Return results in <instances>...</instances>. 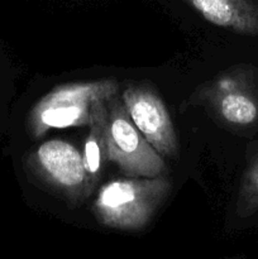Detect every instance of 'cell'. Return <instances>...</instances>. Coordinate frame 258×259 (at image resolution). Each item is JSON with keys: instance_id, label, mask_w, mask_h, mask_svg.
<instances>
[{"instance_id": "1", "label": "cell", "mask_w": 258, "mask_h": 259, "mask_svg": "<svg viewBox=\"0 0 258 259\" xmlns=\"http://www.w3.org/2000/svg\"><path fill=\"white\" fill-rule=\"evenodd\" d=\"M168 177H123L104 185L93 214L104 227L139 230L146 227L171 192Z\"/></svg>"}, {"instance_id": "2", "label": "cell", "mask_w": 258, "mask_h": 259, "mask_svg": "<svg viewBox=\"0 0 258 259\" xmlns=\"http://www.w3.org/2000/svg\"><path fill=\"white\" fill-rule=\"evenodd\" d=\"M119 94L115 78L70 82L56 86L39 99L27 115V132L39 139L52 129L85 126L90 124L93 105Z\"/></svg>"}, {"instance_id": "3", "label": "cell", "mask_w": 258, "mask_h": 259, "mask_svg": "<svg viewBox=\"0 0 258 259\" xmlns=\"http://www.w3.org/2000/svg\"><path fill=\"white\" fill-rule=\"evenodd\" d=\"M24 164L30 176L71 205L82 204L98 185L86 169L82 153L63 139L40 143L28 153Z\"/></svg>"}, {"instance_id": "4", "label": "cell", "mask_w": 258, "mask_h": 259, "mask_svg": "<svg viewBox=\"0 0 258 259\" xmlns=\"http://www.w3.org/2000/svg\"><path fill=\"white\" fill-rule=\"evenodd\" d=\"M194 99L228 126H252L258 121L257 70L248 65L229 68L199 88Z\"/></svg>"}, {"instance_id": "5", "label": "cell", "mask_w": 258, "mask_h": 259, "mask_svg": "<svg viewBox=\"0 0 258 259\" xmlns=\"http://www.w3.org/2000/svg\"><path fill=\"white\" fill-rule=\"evenodd\" d=\"M108 111L106 144L108 161L126 177H156L167 174V166L158 152L134 125L120 94L105 101Z\"/></svg>"}, {"instance_id": "6", "label": "cell", "mask_w": 258, "mask_h": 259, "mask_svg": "<svg viewBox=\"0 0 258 259\" xmlns=\"http://www.w3.org/2000/svg\"><path fill=\"white\" fill-rule=\"evenodd\" d=\"M120 98L134 125L159 156L174 157L179 151V139L171 115L158 94L149 86L133 83L121 91Z\"/></svg>"}, {"instance_id": "7", "label": "cell", "mask_w": 258, "mask_h": 259, "mask_svg": "<svg viewBox=\"0 0 258 259\" xmlns=\"http://www.w3.org/2000/svg\"><path fill=\"white\" fill-rule=\"evenodd\" d=\"M206 22L243 35L258 37V0H182Z\"/></svg>"}, {"instance_id": "8", "label": "cell", "mask_w": 258, "mask_h": 259, "mask_svg": "<svg viewBox=\"0 0 258 259\" xmlns=\"http://www.w3.org/2000/svg\"><path fill=\"white\" fill-rule=\"evenodd\" d=\"M106 100H98L93 105L91 120L89 124V134L83 144V162L89 175L98 184L103 171L104 162L108 161V144H106Z\"/></svg>"}, {"instance_id": "9", "label": "cell", "mask_w": 258, "mask_h": 259, "mask_svg": "<svg viewBox=\"0 0 258 259\" xmlns=\"http://www.w3.org/2000/svg\"><path fill=\"white\" fill-rule=\"evenodd\" d=\"M235 211L239 218L252 217L258 211V151L248 161L242 176Z\"/></svg>"}]
</instances>
